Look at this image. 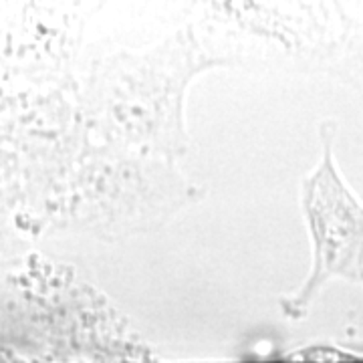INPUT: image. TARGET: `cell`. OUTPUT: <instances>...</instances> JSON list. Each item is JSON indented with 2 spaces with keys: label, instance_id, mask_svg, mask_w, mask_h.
<instances>
[{
  "label": "cell",
  "instance_id": "6da1fadb",
  "mask_svg": "<svg viewBox=\"0 0 363 363\" xmlns=\"http://www.w3.org/2000/svg\"><path fill=\"white\" fill-rule=\"evenodd\" d=\"M212 69L188 23L152 45L97 57L75 89L81 128L97 145L178 164L190 150L188 93Z\"/></svg>",
  "mask_w": 363,
  "mask_h": 363
},
{
  "label": "cell",
  "instance_id": "7a4b0ae2",
  "mask_svg": "<svg viewBox=\"0 0 363 363\" xmlns=\"http://www.w3.org/2000/svg\"><path fill=\"white\" fill-rule=\"evenodd\" d=\"M188 25L216 69L331 77L345 2H196Z\"/></svg>",
  "mask_w": 363,
  "mask_h": 363
},
{
  "label": "cell",
  "instance_id": "3957f363",
  "mask_svg": "<svg viewBox=\"0 0 363 363\" xmlns=\"http://www.w3.org/2000/svg\"><path fill=\"white\" fill-rule=\"evenodd\" d=\"M204 198L174 162L85 142L67 196L73 230L99 242H123L156 230Z\"/></svg>",
  "mask_w": 363,
  "mask_h": 363
},
{
  "label": "cell",
  "instance_id": "277c9868",
  "mask_svg": "<svg viewBox=\"0 0 363 363\" xmlns=\"http://www.w3.org/2000/svg\"><path fill=\"white\" fill-rule=\"evenodd\" d=\"M337 130L335 121H321V157L298 186L311 240V269L297 291L279 301L283 315L293 321L307 317L333 281L363 285V202L339 169Z\"/></svg>",
  "mask_w": 363,
  "mask_h": 363
},
{
  "label": "cell",
  "instance_id": "5b68a950",
  "mask_svg": "<svg viewBox=\"0 0 363 363\" xmlns=\"http://www.w3.org/2000/svg\"><path fill=\"white\" fill-rule=\"evenodd\" d=\"M331 77L363 93V2H345V33Z\"/></svg>",
  "mask_w": 363,
  "mask_h": 363
}]
</instances>
